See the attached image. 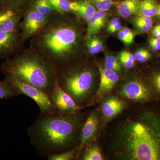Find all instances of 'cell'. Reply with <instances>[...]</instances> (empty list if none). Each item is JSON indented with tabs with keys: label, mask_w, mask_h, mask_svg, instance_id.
<instances>
[{
	"label": "cell",
	"mask_w": 160,
	"mask_h": 160,
	"mask_svg": "<svg viewBox=\"0 0 160 160\" xmlns=\"http://www.w3.org/2000/svg\"><path fill=\"white\" fill-rule=\"evenodd\" d=\"M143 104L112 131L111 151L118 159L160 160V102Z\"/></svg>",
	"instance_id": "obj_1"
},
{
	"label": "cell",
	"mask_w": 160,
	"mask_h": 160,
	"mask_svg": "<svg viewBox=\"0 0 160 160\" xmlns=\"http://www.w3.org/2000/svg\"><path fill=\"white\" fill-rule=\"evenodd\" d=\"M71 13H58L30 40L29 48L39 53L57 70L72 64L81 40H85Z\"/></svg>",
	"instance_id": "obj_2"
},
{
	"label": "cell",
	"mask_w": 160,
	"mask_h": 160,
	"mask_svg": "<svg viewBox=\"0 0 160 160\" xmlns=\"http://www.w3.org/2000/svg\"><path fill=\"white\" fill-rule=\"evenodd\" d=\"M85 120L79 113L40 115L28 128V135L38 152L47 157L79 146L80 133Z\"/></svg>",
	"instance_id": "obj_3"
},
{
	"label": "cell",
	"mask_w": 160,
	"mask_h": 160,
	"mask_svg": "<svg viewBox=\"0 0 160 160\" xmlns=\"http://www.w3.org/2000/svg\"><path fill=\"white\" fill-rule=\"evenodd\" d=\"M6 77L15 78L49 95L58 80V70L36 51L29 48L6 60L0 66Z\"/></svg>",
	"instance_id": "obj_4"
},
{
	"label": "cell",
	"mask_w": 160,
	"mask_h": 160,
	"mask_svg": "<svg viewBox=\"0 0 160 160\" xmlns=\"http://www.w3.org/2000/svg\"><path fill=\"white\" fill-rule=\"evenodd\" d=\"M58 82L79 106L85 108L95 92V74L86 64H70L58 70Z\"/></svg>",
	"instance_id": "obj_5"
},
{
	"label": "cell",
	"mask_w": 160,
	"mask_h": 160,
	"mask_svg": "<svg viewBox=\"0 0 160 160\" xmlns=\"http://www.w3.org/2000/svg\"><path fill=\"white\" fill-rule=\"evenodd\" d=\"M18 95L24 94L31 98L37 104L40 109V115L48 116L58 114L57 109L52 105L49 96L45 92L11 77H6Z\"/></svg>",
	"instance_id": "obj_6"
},
{
	"label": "cell",
	"mask_w": 160,
	"mask_h": 160,
	"mask_svg": "<svg viewBox=\"0 0 160 160\" xmlns=\"http://www.w3.org/2000/svg\"><path fill=\"white\" fill-rule=\"evenodd\" d=\"M121 97L144 104L158 101L150 83L142 79H132L123 83L118 90Z\"/></svg>",
	"instance_id": "obj_7"
},
{
	"label": "cell",
	"mask_w": 160,
	"mask_h": 160,
	"mask_svg": "<svg viewBox=\"0 0 160 160\" xmlns=\"http://www.w3.org/2000/svg\"><path fill=\"white\" fill-rule=\"evenodd\" d=\"M49 18L29 5L24 11L20 25V38L23 44L34 37L45 26Z\"/></svg>",
	"instance_id": "obj_8"
},
{
	"label": "cell",
	"mask_w": 160,
	"mask_h": 160,
	"mask_svg": "<svg viewBox=\"0 0 160 160\" xmlns=\"http://www.w3.org/2000/svg\"><path fill=\"white\" fill-rule=\"evenodd\" d=\"M49 98L60 115L77 114L79 113L81 109L84 108L78 105L71 97L60 87L58 79L49 94Z\"/></svg>",
	"instance_id": "obj_9"
},
{
	"label": "cell",
	"mask_w": 160,
	"mask_h": 160,
	"mask_svg": "<svg viewBox=\"0 0 160 160\" xmlns=\"http://www.w3.org/2000/svg\"><path fill=\"white\" fill-rule=\"evenodd\" d=\"M20 30L12 32H0V58L12 57L23 49Z\"/></svg>",
	"instance_id": "obj_10"
},
{
	"label": "cell",
	"mask_w": 160,
	"mask_h": 160,
	"mask_svg": "<svg viewBox=\"0 0 160 160\" xmlns=\"http://www.w3.org/2000/svg\"><path fill=\"white\" fill-rule=\"evenodd\" d=\"M24 12L0 6V32H12L20 30Z\"/></svg>",
	"instance_id": "obj_11"
},
{
	"label": "cell",
	"mask_w": 160,
	"mask_h": 160,
	"mask_svg": "<svg viewBox=\"0 0 160 160\" xmlns=\"http://www.w3.org/2000/svg\"><path fill=\"white\" fill-rule=\"evenodd\" d=\"M99 124L98 114L96 111L92 112L84 121L81 129L78 158L83 148L87 144L92 142L98 130Z\"/></svg>",
	"instance_id": "obj_12"
},
{
	"label": "cell",
	"mask_w": 160,
	"mask_h": 160,
	"mask_svg": "<svg viewBox=\"0 0 160 160\" xmlns=\"http://www.w3.org/2000/svg\"><path fill=\"white\" fill-rule=\"evenodd\" d=\"M100 74V84L96 94L98 96H103L111 91L119 80L117 72L98 67Z\"/></svg>",
	"instance_id": "obj_13"
},
{
	"label": "cell",
	"mask_w": 160,
	"mask_h": 160,
	"mask_svg": "<svg viewBox=\"0 0 160 160\" xmlns=\"http://www.w3.org/2000/svg\"><path fill=\"white\" fill-rule=\"evenodd\" d=\"M124 108L125 104L121 100L115 96H110L103 102L102 110L106 118L111 119L121 113Z\"/></svg>",
	"instance_id": "obj_14"
},
{
	"label": "cell",
	"mask_w": 160,
	"mask_h": 160,
	"mask_svg": "<svg viewBox=\"0 0 160 160\" xmlns=\"http://www.w3.org/2000/svg\"><path fill=\"white\" fill-rule=\"evenodd\" d=\"M71 7L72 13H76L86 22L96 12L95 7L89 0H78L71 2Z\"/></svg>",
	"instance_id": "obj_15"
},
{
	"label": "cell",
	"mask_w": 160,
	"mask_h": 160,
	"mask_svg": "<svg viewBox=\"0 0 160 160\" xmlns=\"http://www.w3.org/2000/svg\"><path fill=\"white\" fill-rule=\"evenodd\" d=\"M106 11L99 10L87 22L85 38L97 33L106 23L107 15Z\"/></svg>",
	"instance_id": "obj_16"
},
{
	"label": "cell",
	"mask_w": 160,
	"mask_h": 160,
	"mask_svg": "<svg viewBox=\"0 0 160 160\" xmlns=\"http://www.w3.org/2000/svg\"><path fill=\"white\" fill-rule=\"evenodd\" d=\"M78 158L83 160H103L104 157L99 147L96 143L92 142L86 145L81 151Z\"/></svg>",
	"instance_id": "obj_17"
},
{
	"label": "cell",
	"mask_w": 160,
	"mask_h": 160,
	"mask_svg": "<svg viewBox=\"0 0 160 160\" xmlns=\"http://www.w3.org/2000/svg\"><path fill=\"white\" fill-rule=\"evenodd\" d=\"M138 0H125L118 4V12L121 17L127 18L138 12Z\"/></svg>",
	"instance_id": "obj_18"
},
{
	"label": "cell",
	"mask_w": 160,
	"mask_h": 160,
	"mask_svg": "<svg viewBox=\"0 0 160 160\" xmlns=\"http://www.w3.org/2000/svg\"><path fill=\"white\" fill-rule=\"evenodd\" d=\"M30 6L38 12L47 18L51 17L58 13L48 0H32Z\"/></svg>",
	"instance_id": "obj_19"
},
{
	"label": "cell",
	"mask_w": 160,
	"mask_h": 160,
	"mask_svg": "<svg viewBox=\"0 0 160 160\" xmlns=\"http://www.w3.org/2000/svg\"><path fill=\"white\" fill-rule=\"evenodd\" d=\"M84 46L87 52L90 55L99 53L102 50L103 47L102 42L96 34L85 38Z\"/></svg>",
	"instance_id": "obj_20"
},
{
	"label": "cell",
	"mask_w": 160,
	"mask_h": 160,
	"mask_svg": "<svg viewBox=\"0 0 160 160\" xmlns=\"http://www.w3.org/2000/svg\"><path fill=\"white\" fill-rule=\"evenodd\" d=\"M158 7L155 0H143L139 4L138 12L141 15L152 17L156 15Z\"/></svg>",
	"instance_id": "obj_21"
},
{
	"label": "cell",
	"mask_w": 160,
	"mask_h": 160,
	"mask_svg": "<svg viewBox=\"0 0 160 160\" xmlns=\"http://www.w3.org/2000/svg\"><path fill=\"white\" fill-rule=\"evenodd\" d=\"M32 0H0V6H6L24 12Z\"/></svg>",
	"instance_id": "obj_22"
},
{
	"label": "cell",
	"mask_w": 160,
	"mask_h": 160,
	"mask_svg": "<svg viewBox=\"0 0 160 160\" xmlns=\"http://www.w3.org/2000/svg\"><path fill=\"white\" fill-rule=\"evenodd\" d=\"M18 96V94L6 78L0 82V99L10 98Z\"/></svg>",
	"instance_id": "obj_23"
},
{
	"label": "cell",
	"mask_w": 160,
	"mask_h": 160,
	"mask_svg": "<svg viewBox=\"0 0 160 160\" xmlns=\"http://www.w3.org/2000/svg\"><path fill=\"white\" fill-rule=\"evenodd\" d=\"M50 5L60 14L72 13L69 0H48Z\"/></svg>",
	"instance_id": "obj_24"
},
{
	"label": "cell",
	"mask_w": 160,
	"mask_h": 160,
	"mask_svg": "<svg viewBox=\"0 0 160 160\" xmlns=\"http://www.w3.org/2000/svg\"><path fill=\"white\" fill-rule=\"evenodd\" d=\"M79 151V146L68 151L61 152V153L51 155L47 157L49 160H71L75 158H78Z\"/></svg>",
	"instance_id": "obj_25"
},
{
	"label": "cell",
	"mask_w": 160,
	"mask_h": 160,
	"mask_svg": "<svg viewBox=\"0 0 160 160\" xmlns=\"http://www.w3.org/2000/svg\"><path fill=\"white\" fill-rule=\"evenodd\" d=\"M150 84L158 101L160 102V70L154 71L150 75Z\"/></svg>",
	"instance_id": "obj_26"
},
{
	"label": "cell",
	"mask_w": 160,
	"mask_h": 160,
	"mask_svg": "<svg viewBox=\"0 0 160 160\" xmlns=\"http://www.w3.org/2000/svg\"><path fill=\"white\" fill-rule=\"evenodd\" d=\"M105 68L111 69L119 73L122 71V66L117 58L113 56L106 55L105 61Z\"/></svg>",
	"instance_id": "obj_27"
},
{
	"label": "cell",
	"mask_w": 160,
	"mask_h": 160,
	"mask_svg": "<svg viewBox=\"0 0 160 160\" xmlns=\"http://www.w3.org/2000/svg\"><path fill=\"white\" fill-rule=\"evenodd\" d=\"M99 10L107 11L112 6L113 2L112 0H89Z\"/></svg>",
	"instance_id": "obj_28"
},
{
	"label": "cell",
	"mask_w": 160,
	"mask_h": 160,
	"mask_svg": "<svg viewBox=\"0 0 160 160\" xmlns=\"http://www.w3.org/2000/svg\"><path fill=\"white\" fill-rule=\"evenodd\" d=\"M135 60L140 62H146L151 58V54L148 50L141 49L134 53Z\"/></svg>",
	"instance_id": "obj_29"
},
{
	"label": "cell",
	"mask_w": 160,
	"mask_h": 160,
	"mask_svg": "<svg viewBox=\"0 0 160 160\" xmlns=\"http://www.w3.org/2000/svg\"><path fill=\"white\" fill-rule=\"evenodd\" d=\"M149 46L153 51H157L160 50V38H152L149 41Z\"/></svg>",
	"instance_id": "obj_30"
},
{
	"label": "cell",
	"mask_w": 160,
	"mask_h": 160,
	"mask_svg": "<svg viewBox=\"0 0 160 160\" xmlns=\"http://www.w3.org/2000/svg\"><path fill=\"white\" fill-rule=\"evenodd\" d=\"M152 20V17H150L145 16L141 15L139 17L136 18L134 21L135 26H141L146 24L147 22Z\"/></svg>",
	"instance_id": "obj_31"
},
{
	"label": "cell",
	"mask_w": 160,
	"mask_h": 160,
	"mask_svg": "<svg viewBox=\"0 0 160 160\" xmlns=\"http://www.w3.org/2000/svg\"><path fill=\"white\" fill-rule=\"evenodd\" d=\"M119 59L121 62L127 69H130L134 66L135 62L130 61L127 58L124 56L123 55L121 54V53L120 54Z\"/></svg>",
	"instance_id": "obj_32"
},
{
	"label": "cell",
	"mask_w": 160,
	"mask_h": 160,
	"mask_svg": "<svg viewBox=\"0 0 160 160\" xmlns=\"http://www.w3.org/2000/svg\"><path fill=\"white\" fill-rule=\"evenodd\" d=\"M152 24H153V22L152 20L144 25L137 26H136V27L138 30H139L140 31L142 32H146L149 31V29H151L152 26Z\"/></svg>",
	"instance_id": "obj_33"
},
{
	"label": "cell",
	"mask_w": 160,
	"mask_h": 160,
	"mask_svg": "<svg viewBox=\"0 0 160 160\" xmlns=\"http://www.w3.org/2000/svg\"><path fill=\"white\" fill-rule=\"evenodd\" d=\"M118 35V37L123 42L126 44V45H130V44L132 43V42L131 40L129 39V38L125 34V33H124L122 30H120L119 32Z\"/></svg>",
	"instance_id": "obj_34"
},
{
	"label": "cell",
	"mask_w": 160,
	"mask_h": 160,
	"mask_svg": "<svg viewBox=\"0 0 160 160\" xmlns=\"http://www.w3.org/2000/svg\"><path fill=\"white\" fill-rule=\"evenodd\" d=\"M122 31L124 32L125 34L129 38V39L131 40L132 42H133L135 36L134 32L132 31L129 28H126V27L123 28Z\"/></svg>",
	"instance_id": "obj_35"
},
{
	"label": "cell",
	"mask_w": 160,
	"mask_h": 160,
	"mask_svg": "<svg viewBox=\"0 0 160 160\" xmlns=\"http://www.w3.org/2000/svg\"><path fill=\"white\" fill-rule=\"evenodd\" d=\"M121 54L123 55L124 56L126 57V58H127L128 59L130 60V61H132V62H135V59L134 55L132 54L131 53H130V52L128 51H123L122 52H121Z\"/></svg>",
	"instance_id": "obj_36"
},
{
	"label": "cell",
	"mask_w": 160,
	"mask_h": 160,
	"mask_svg": "<svg viewBox=\"0 0 160 160\" xmlns=\"http://www.w3.org/2000/svg\"><path fill=\"white\" fill-rule=\"evenodd\" d=\"M152 33L156 38H159L160 37V25L156 26L152 30Z\"/></svg>",
	"instance_id": "obj_37"
},
{
	"label": "cell",
	"mask_w": 160,
	"mask_h": 160,
	"mask_svg": "<svg viewBox=\"0 0 160 160\" xmlns=\"http://www.w3.org/2000/svg\"><path fill=\"white\" fill-rule=\"evenodd\" d=\"M121 27H122V26H121V23L119 22L116 25H115L113 27H112L110 29H107V30L109 33H113V32L119 30L121 29Z\"/></svg>",
	"instance_id": "obj_38"
},
{
	"label": "cell",
	"mask_w": 160,
	"mask_h": 160,
	"mask_svg": "<svg viewBox=\"0 0 160 160\" xmlns=\"http://www.w3.org/2000/svg\"><path fill=\"white\" fill-rule=\"evenodd\" d=\"M119 22V21L118 19L117 18H114L112 20L111 22L109 23L108 27H107V29H110L112 27H113V26L116 25Z\"/></svg>",
	"instance_id": "obj_39"
},
{
	"label": "cell",
	"mask_w": 160,
	"mask_h": 160,
	"mask_svg": "<svg viewBox=\"0 0 160 160\" xmlns=\"http://www.w3.org/2000/svg\"><path fill=\"white\" fill-rule=\"evenodd\" d=\"M156 16L157 18L158 19L160 20V14L156 15Z\"/></svg>",
	"instance_id": "obj_40"
},
{
	"label": "cell",
	"mask_w": 160,
	"mask_h": 160,
	"mask_svg": "<svg viewBox=\"0 0 160 160\" xmlns=\"http://www.w3.org/2000/svg\"><path fill=\"white\" fill-rule=\"evenodd\" d=\"M133 1H136V0H133Z\"/></svg>",
	"instance_id": "obj_41"
},
{
	"label": "cell",
	"mask_w": 160,
	"mask_h": 160,
	"mask_svg": "<svg viewBox=\"0 0 160 160\" xmlns=\"http://www.w3.org/2000/svg\"><path fill=\"white\" fill-rule=\"evenodd\" d=\"M159 38H160V37Z\"/></svg>",
	"instance_id": "obj_42"
}]
</instances>
